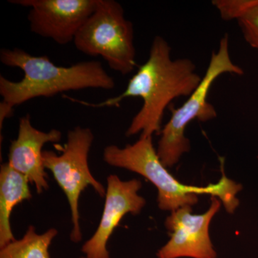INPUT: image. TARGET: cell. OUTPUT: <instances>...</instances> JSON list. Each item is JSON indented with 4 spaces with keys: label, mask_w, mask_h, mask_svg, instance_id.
Here are the masks:
<instances>
[{
    "label": "cell",
    "mask_w": 258,
    "mask_h": 258,
    "mask_svg": "<svg viewBox=\"0 0 258 258\" xmlns=\"http://www.w3.org/2000/svg\"><path fill=\"white\" fill-rule=\"evenodd\" d=\"M225 74H244L243 69L231 58L227 33L220 40L217 52H212L201 82L182 106L173 108L170 119L161 130L157 152L166 167L175 165L183 154L189 152V141L185 137L184 132L190 122L194 120L205 122L216 118V109L208 101V94L214 82Z\"/></svg>",
    "instance_id": "obj_4"
},
{
    "label": "cell",
    "mask_w": 258,
    "mask_h": 258,
    "mask_svg": "<svg viewBox=\"0 0 258 258\" xmlns=\"http://www.w3.org/2000/svg\"><path fill=\"white\" fill-rule=\"evenodd\" d=\"M220 207V200L211 197L210 208L202 215H192L191 206L171 212L164 223L170 240L158 251L157 257L217 258L209 229Z\"/></svg>",
    "instance_id": "obj_8"
},
{
    "label": "cell",
    "mask_w": 258,
    "mask_h": 258,
    "mask_svg": "<svg viewBox=\"0 0 258 258\" xmlns=\"http://www.w3.org/2000/svg\"><path fill=\"white\" fill-rule=\"evenodd\" d=\"M237 22L244 40L258 50V0Z\"/></svg>",
    "instance_id": "obj_13"
},
{
    "label": "cell",
    "mask_w": 258,
    "mask_h": 258,
    "mask_svg": "<svg viewBox=\"0 0 258 258\" xmlns=\"http://www.w3.org/2000/svg\"><path fill=\"white\" fill-rule=\"evenodd\" d=\"M79 258H87V257H86V256H84V257H80Z\"/></svg>",
    "instance_id": "obj_15"
},
{
    "label": "cell",
    "mask_w": 258,
    "mask_h": 258,
    "mask_svg": "<svg viewBox=\"0 0 258 258\" xmlns=\"http://www.w3.org/2000/svg\"><path fill=\"white\" fill-rule=\"evenodd\" d=\"M142 187L139 179L123 181L115 174L107 177L104 208L99 225L81 248L86 257L111 258L107 244L115 227L125 215H138L146 205L145 199L138 194Z\"/></svg>",
    "instance_id": "obj_9"
},
{
    "label": "cell",
    "mask_w": 258,
    "mask_h": 258,
    "mask_svg": "<svg viewBox=\"0 0 258 258\" xmlns=\"http://www.w3.org/2000/svg\"><path fill=\"white\" fill-rule=\"evenodd\" d=\"M28 179L8 163L0 168V248L16 240L10 225L15 207L31 200Z\"/></svg>",
    "instance_id": "obj_11"
},
{
    "label": "cell",
    "mask_w": 258,
    "mask_h": 258,
    "mask_svg": "<svg viewBox=\"0 0 258 258\" xmlns=\"http://www.w3.org/2000/svg\"><path fill=\"white\" fill-rule=\"evenodd\" d=\"M255 0H214L212 5L225 21H237L253 5Z\"/></svg>",
    "instance_id": "obj_14"
},
{
    "label": "cell",
    "mask_w": 258,
    "mask_h": 258,
    "mask_svg": "<svg viewBox=\"0 0 258 258\" xmlns=\"http://www.w3.org/2000/svg\"><path fill=\"white\" fill-rule=\"evenodd\" d=\"M103 160L108 165L137 173L152 182L158 190V206L164 211H175L198 203V195H209L219 198L229 213H233L240 202L236 195L242 185L232 181L224 173L217 184L206 186H191L180 182L167 170L158 156L152 137H142L134 144L120 148L109 145L103 150ZM221 160V159H220Z\"/></svg>",
    "instance_id": "obj_3"
},
{
    "label": "cell",
    "mask_w": 258,
    "mask_h": 258,
    "mask_svg": "<svg viewBox=\"0 0 258 258\" xmlns=\"http://www.w3.org/2000/svg\"><path fill=\"white\" fill-rule=\"evenodd\" d=\"M202 79L192 60L173 59L170 45L158 35L153 40L147 62L139 66L123 93L98 103L66 98L84 106L103 108L118 106L125 98L139 97L143 105L131 122L125 136L141 133L142 137H153L161 134L163 116L171 102L179 97H189Z\"/></svg>",
    "instance_id": "obj_1"
},
{
    "label": "cell",
    "mask_w": 258,
    "mask_h": 258,
    "mask_svg": "<svg viewBox=\"0 0 258 258\" xmlns=\"http://www.w3.org/2000/svg\"><path fill=\"white\" fill-rule=\"evenodd\" d=\"M30 8V30L59 45L74 42L78 32L96 9L98 0H13Z\"/></svg>",
    "instance_id": "obj_7"
},
{
    "label": "cell",
    "mask_w": 258,
    "mask_h": 258,
    "mask_svg": "<svg viewBox=\"0 0 258 258\" xmlns=\"http://www.w3.org/2000/svg\"><path fill=\"white\" fill-rule=\"evenodd\" d=\"M57 234L55 228L37 233L34 226H29L21 239L0 248V258H50L49 249Z\"/></svg>",
    "instance_id": "obj_12"
},
{
    "label": "cell",
    "mask_w": 258,
    "mask_h": 258,
    "mask_svg": "<svg viewBox=\"0 0 258 258\" xmlns=\"http://www.w3.org/2000/svg\"><path fill=\"white\" fill-rule=\"evenodd\" d=\"M0 61L23 71L21 81L0 76L3 103L13 108L39 98L86 88L112 90L115 81L99 61H85L69 67L56 66L46 55L35 56L20 48L1 49Z\"/></svg>",
    "instance_id": "obj_2"
},
{
    "label": "cell",
    "mask_w": 258,
    "mask_h": 258,
    "mask_svg": "<svg viewBox=\"0 0 258 258\" xmlns=\"http://www.w3.org/2000/svg\"><path fill=\"white\" fill-rule=\"evenodd\" d=\"M93 140L91 129L77 126L68 133L67 142L60 155L47 150L43 151L42 155L45 169L52 172L69 201L72 222L70 238L75 243L82 240L79 213L81 193L91 186L101 198H105L106 194V188L95 179L88 164Z\"/></svg>",
    "instance_id": "obj_6"
},
{
    "label": "cell",
    "mask_w": 258,
    "mask_h": 258,
    "mask_svg": "<svg viewBox=\"0 0 258 258\" xmlns=\"http://www.w3.org/2000/svg\"><path fill=\"white\" fill-rule=\"evenodd\" d=\"M62 136L57 129L44 132L35 128L28 114L20 119L18 137L10 144L8 164L35 185L38 194L49 189L42 149L45 144L60 142Z\"/></svg>",
    "instance_id": "obj_10"
},
{
    "label": "cell",
    "mask_w": 258,
    "mask_h": 258,
    "mask_svg": "<svg viewBox=\"0 0 258 258\" xmlns=\"http://www.w3.org/2000/svg\"><path fill=\"white\" fill-rule=\"evenodd\" d=\"M74 42L78 50L93 57L101 56L110 69L120 74H129L137 66L133 24L115 0H98Z\"/></svg>",
    "instance_id": "obj_5"
}]
</instances>
